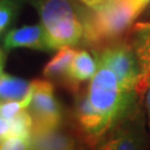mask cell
Here are the masks:
<instances>
[{"mask_svg": "<svg viewBox=\"0 0 150 150\" xmlns=\"http://www.w3.org/2000/svg\"><path fill=\"white\" fill-rule=\"evenodd\" d=\"M76 1L78 0H30L37 9L40 23L45 30H48L64 20L80 17Z\"/></svg>", "mask_w": 150, "mask_h": 150, "instance_id": "cell-6", "label": "cell"}, {"mask_svg": "<svg viewBox=\"0 0 150 150\" xmlns=\"http://www.w3.org/2000/svg\"><path fill=\"white\" fill-rule=\"evenodd\" d=\"M97 150H148L145 117L140 103L102 137Z\"/></svg>", "mask_w": 150, "mask_h": 150, "instance_id": "cell-3", "label": "cell"}, {"mask_svg": "<svg viewBox=\"0 0 150 150\" xmlns=\"http://www.w3.org/2000/svg\"><path fill=\"white\" fill-rule=\"evenodd\" d=\"M77 50L71 47H64L58 49L57 54L49 60V62L43 68L42 74L46 78H62L66 79V76L69 69V66L75 57Z\"/></svg>", "mask_w": 150, "mask_h": 150, "instance_id": "cell-11", "label": "cell"}, {"mask_svg": "<svg viewBox=\"0 0 150 150\" xmlns=\"http://www.w3.org/2000/svg\"><path fill=\"white\" fill-rule=\"evenodd\" d=\"M6 49L29 48L42 51H51L49 47L46 30L41 23L30 25L12 29L4 38Z\"/></svg>", "mask_w": 150, "mask_h": 150, "instance_id": "cell-7", "label": "cell"}, {"mask_svg": "<svg viewBox=\"0 0 150 150\" xmlns=\"http://www.w3.org/2000/svg\"><path fill=\"white\" fill-rule=\"evenodd\" d=\"M148 7H149V10H150V1H149V5H148Z\"/></svg>", "mask_w": 150, "mask_h": 150, "instance_id": "cell-20", "label": "cell"}, {"mask_svg": "<svg viewBox=\"0 0 150 150\" xmlns=\"http://www.w3.org/2000/svg\"><path fill=\"white\" fill-rule=\"evenodd\" d=\"M149 1L108 0L95 9H89L82 18L83 42L95 51L123 39Z\"/></svg>", "mask_w": 150, "mask_h": 150, "instance_id": "cell-2", "label": "cell"}, {"mask_svg": "<svg viewBox=\"0 0 150 150\" xmlns=\"http://www.w3.org/2000/svg\"><path fill=\"white\" fill-rule=\"evenodd\" d=\"M140 67L138 93L140 99L145 97L150 83V21L138 22L127 35Z\"/></svg>", "mask_w": 150, "mask_h": 150, "instance_id": "cell-5", "label": "cell"}, {"mask_svg": "<svg viewBox=\"0 0 150 150\" xmlns=\"http://www.w3.org/2000/svg\"><path fill=\"white\" fill-rule=\"evenodd\" d=\"M31 82L32 95L27 110L32 119V134L58 129L62 116L52 83L38 79Z\"/></svg>", "mask_w": 150, "mask_h": 150, "instance_id": "cell-4", "label": "cell"}, {"mask_svg": "<svg viewBox=\"0 0 150 150\" xmlns=\"http://www.w3.org/2000/svg\"><path fill=\"white\" fill-rule=\"evenodd\" d=\"M31 150H76L75 141L58 129L32 134Z\"/></svg>", "mask_w": 150, "mask_h": 150, "instance_id": "cell-9", "label": "cell"}, {"mask_svg": "<svg viewBox=\"0 0 150 150\" xmlns=\"http://www.w3.org/2000/svg\"><path fill=\"white\" fill-rule=\"evenodd\" d=\"M11 137V120L0 116V144Z\"/></svg>", "mask_w": 150, "mask_h": 150, "instance_id": "cell-16", "label": "cell"}, {"mask_svg": "<svg viewBox=\"0 0 150 150\" xmlns=\"http://www.w3.org/2000/svg\"><path fill=\"white\" fill-rule=\"evenodd\" d=\"M5 62H6V54H5V51L0 48V77L4 75Z\"/></svg>", "mask_w": 150, "mask_h": 150, "instance_id": "cell-19", "label": "cell"}, {"mask_svg": "<svg viewBox=\"0 0 150 150\" xmlns=\"http://www.w3.org/2000/svg\"><path fill=\"white\" fill-rule=\"evenodd\" d=\"M86 97L88 108L83 128L91 145H98L102 137L141 101L137 89L126 85L111 68L99 61Z\"/></svg>", "mask_w": 150, "mask_h": 150, "instance_id": "cell-1", "label": "cell"}, {"mask_svg": "<svg viewBox=\"0 0 150 150\" xmlns=\"http://www.w3.org/2000/svg\"><path fill=\"white\" fill-rule=\"evenodd\" d=\"M16 4L12 0H0V35L10 26L16 13Z\"/></svg>", "mask_w": 150, "mask_h": 150, "instance_id": "cell-14", "label": "cell"}, {"mask_svg": "<svg viewBox=\"0 0 150 150\" xmlns=\"http://www.w3.org/2000/svg\"><path fill=\"white\" fill-rule=\"evenodd\" d=\"M0 150H31V139L9 137L0 144Z\"/></svg>", "mask_w": 150, "mask_h": 150, "instance_id": "cell-15", "label": "cell"}, {"mask_svg": "<svg viewBox=\"0 0 150 150\" xmlns=\"http://www.w3.org/2000/svg\"><path fill=\"white\" fill-rule=\"evenodd\" d=\"M146 99V109H147V118H148V126L150 128V83L145 95Z\"/></svg>", "mask_w": 150, "mask_h": 150, "instance_id": "cell-18", "label": "cell"}, {"mask_svg": "<svg viewBox=\"0 0 150 150\" xmlns=\"http://www.w3.org/2000/svg\"><path fill=\"white\" fill-rule=\"evenodd\" d=\"M32 90V82L26 79L4 75L0 77V102L20 101L26 99Z\"/></svg>", "mask_w": 150, "mask_h": 150, "instance_id": "cell-10", "label": "cell"}, {"mask_svg": "<svg viewBox=\"0 0 150 150\" xmlns=\"http://www.w3.org/2000/svg\"><path fill=\"white\" fill-rule=\"evenodd\" d=\"M98 69V61L87 50H77L64 81L69 87L77 88L79 83L91 80Z\"/></svg>", "mask_w": 150, "mask_h": 150, "instance_id": "cell-8", "label": "cell"}, {"mask_svg": "<svg viewBox=\"0 0 150 150\" xmlns=\"http://www.w3.org/2000/svg\"><path fill=\"white\" fill-rule=\"evenodd\" d=\"M31 93L23 100L20 101H5L0 102V116L6 119H12L15 116H17L19 112H21L22 110L27 109L30 100H31Z\"/></svg>", "mask_w": 150, "mask_h": 150, "instance_id": "cell-13", "label": "cell"}, {"mask_svg": "<svg viewBox=\"0 0 150 150\" xmlns=\"http://www.w3.org/2000/svg\"><path fill=\"white\" fill-rule=\"evenodd\" d=\"M11 120V137H22L31 139L32 137V119L27 109L22 110Z\"/></svg>", "mask_w": 150, "mask_h": 150, "instance_id": "cell-12", "label": "cell"}, {"mask_svg": "<svg viewBox=\"0 0 150 150\" xmlns=\"http://www.w3.org/2000/svg\"><path fill=\"white\" fill-rule=\"evenodd\" d=\"M78 1L86 6L88 9H95L97 7L101 6L102 4H105L108 0H78Z\"/></svg>", "mask_w": 150, "mask_h": 150, "instance_id": "cell-17", "label": "cell"}]
</instances>
